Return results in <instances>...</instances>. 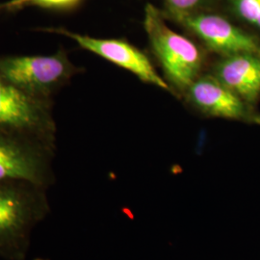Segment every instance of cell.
Returning a JSON list of instances; mask_svg holds the SVG:
<instances>
[{
	"label": "cell",
	"mask_w": 260,
	"mask_h": 260,
	"mask_svg": "<svg viewBox=\"0 0 260 260\" xmlns=\"http://www.w3.org/2000/svg\"><path fill=\"white\" fill-rule=\"evenodd\" d=\"M47 192L29 182H0L1 258L25 260L34 229L50 212Z\"/></svg>",
	"instance_id": "obj_1"
},
{
	"label": "cell",
	"mask_w": 260,
	"mask_h": 260,
	"mask_svg": "<svg viewBox=\"0 0 260 260\" xmlns=\"http://www.w3.org/2000/svg\"><path fill=\"white\" fill-rule=\"evenodd\" d=\"M165 19L156 7L146 6L144 27L152 50L168 80L176 89L185 92L202 75L205 55L192 40L169 27Z\"/></svg>",
	"instance_id": "obj_2"
},
{
	"label": "cell",
	"mask_w": 260,
	"mask_h": 260,
	"mask_svg": "<svg viewBox=\"0 0 260 260\" xmlns=\"http://www.w3.org/2000/svg\"><path fill=\"white\" fill-rule=\"evenodd\" d=\"M82 71L63 47L50 55H0V76L20 90L48 101H53L55 93Z\"/></svg>",
	"instance_id": "obj_3"
},
{
	"label": "cell",
	"mask_w": 260,
	"mask_h": 260,
	"mask_svg": "<svg viewBox=\"0 0 260 260\" xmlns=\"http://www.w3.org/2000/svg\"><path fill=\"white\" fill-rule=\"evenodd\" d=\"M56 145L0 130V182L23 181L48 190L55 182Z\"/></svg>",
	"instance_id": "obj_4"
},
{
	"label": "cell",
	"mask_w": 260,
	"mask_h": 260,
	"mask_svg": "<svg viewBox=\"0 0 260 260\" xmlns=\"http://www.w3.org/2000/svg\"><path fill=\"white\" fill-rule=\"evenodd\" d=\"M0 130L56 145L53 101L26 93L0 76Z\"/></svg>",
	"instance_id": "obj_5"
},
{
	"label": "cell",
	"mask_w": 260,
	"mask_h": 260,
	"mask_svg": "<svg viewBox=\"0 0 260 260\" xmlns=\"http://www.w3.org/2000/svg\"><path fill=\"white\" fill-rule=\"evenodd\" d=\"M162 14L166 19L187 29L207 49L220 56L242 52L260 53V37L220 15L205 11L178 12L168 8Z\"/></svg>",
	"instance_id": "obj_6"
},
{
	"label": "cell",
	"mask_w": 260,
	"mask_h": 260,
	"mask_svg": "<svg viewBox=\"0 0 260 260\" xmlns=\"http://www.w3.org/2000/svg\"><path fill=\"white\" fill-rule=\"evenodd\" d=\"M38 30L69 38L85 50L136 75L141 81L173 93L172 87L158 75L149 57L124 40L91 37L64 27H44Z\"/></svg>",
	"instance_id": "obj_7"
},
{
	"label": "cell",
	"mask_w": 260,
	"mask_h": 260,
	"mask_svg": "<svg viewBox=\"0 0 260 260\" xmlns=\"http://www.w3.org/2000/svg\"><path fill=\"white\" fill-rule=\"evenodd\" d=\"M188 102L208 117L260 124V114L211 75H201L185 91Z\"/></svg>",
	"instance_id": "obj_8"
},
{
	"label": "cell",
	"mask_w": 260,
	"mask_h": 260,
	"mask_svg": "<svg viewBox=\"0 0 260 260\" xmlns=\"http://www.w3.org/2000/svg\"><path fill=\"white\" fill-rule=\"evenodd\" d=\"M210 75L251 105L259 99L260 53L221 56Z\"/></svg>",
	"instance_id": "obj_9"
},
{
	"label": "cell",
	"mask_w": 260,
	"mask_h": 260,
	"mask_svg": "<svg viewBox=\"0 0 260 260\" xmlns=\"http://www.w3.org/2000/svg\"><path fill=\"white\" fill-rule=\"evenodd\" d=\"M233 16L260 35V0H229Z\"/></svg>",
	"instance_id": "obj_10"
},
{
	"label": "cell",
	"mask_w": 260,
	"mask_h": 260,
	"mask_svg": "<svg viewBox=\"0 0 260 260\" xmlns=\"http://www.w3.org/2000/svg\"><path fill=\"white\" fill-rule=\"evenodd\" d=\"M83 0H9L5 3H1L2 11H14L20 9L28 5H36L44 8H56L66 9L79 4Z\"/></svg>",
	"instance_id": "obj_11"
},
{
	"label": "cell",
	"mask_w": 260,
	"mask_h": 260,
	"mask_svg": "<svg viewBox=\"0 0 260 260\" xmlns=\"http://www.w3.org/2000/svg\"><path fill=\"white\" fill-rule=\"evenodd\" d=\"M210 0H164L168 9L178 12H197L204 9Z\"/></svg>",
	"instance_id": "obj_12"
},
{
	"label": "cell",
	"mask_w": 260,
	"mask_h": 260,
	"mask_svg": "<svg viewBox=\"0 0 260 260\" xmlns=\"http://www.w3.org/2000/svg\"><path fill=\"white\" fill-rule=\"evenodd\" d=\"M1 12H2V9H1V7H0V13H1Z\"/></svg>",
	"instance_id": "obj_13"
}]
</instances>
